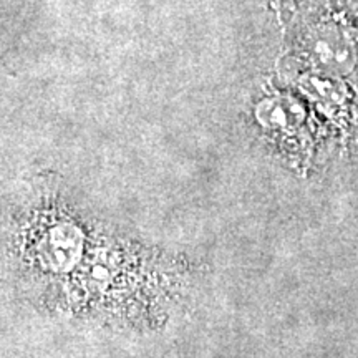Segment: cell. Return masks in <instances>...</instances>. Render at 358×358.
I'll use <instances>...</instances> for the list:
<instances>
[{"instance_id":"obj_2","label":"cell","mask_w":358,"mask_h":358,"mask_svg":"<svg viewBox=\"0 0 358 358\" xmlns=\"http://www.w3.org/2000/svg\"><path fill=\"white\" fill-rule=\"evenodd\" d=\"M313 57L325 69L335 71H343V69H348L352 64V52L348 50L347 45L332 37L317 40Z\"/></svg>"},{"instance_id":"obj_1","label":"cell","mask_w":358,"mask_h":358,"mask_svg":"<svg viewBox=\"0 0 358 358\" xmlns=\"http://www.w3.org/2000/svg\"><path fill=\"white\" fill-rule=\"evenodd\" d=\"M83 232L71 222H55L40 237L37 245L38 261L52 272H70L83 256Z\"/></svg>"},{"instance_id":"obj_3","label":"cell","mask_w":358,"mask_h":358,"mask_svg":"<svg viewBox=\"0 0 358 358\" xmlns=\"http://www.w3.org/2000/svg\"><path fill=\"white\" fill-rule=\"evenodd\" d=\"M259 116L268 127H289V124L299 120V110L295 108L292 103L275 100L262 105Z\"/></svg>"}]
</instances>
